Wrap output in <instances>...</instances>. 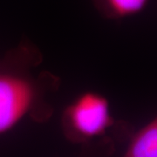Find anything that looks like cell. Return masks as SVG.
I'll list each match as a JSON object with an SVG mask.
<instances>
[{
	"label": "cell",
	"instance_id": "obj_1",
	"mask_svg": "<svg viewBox=\"0 0 157 157\" xmlns=\"http://www.w3.org/2000/svg\"><path fill=\"white\" fill-rule=\"evenodd\" d=\"M42 63L39 47L28 39L0 56V135L25 119L44 122L52 115L61 79Z\"/></svg>",
	"mask_w": 157,
	"mask_h": 157
},
{
	"label": "cell",
	"instance_id": "obj_2",
	"mask_svg": "<svg viewBox=\"0 0 157 157\" xmlns=\"http://www.w3.org/2000/svg\"><path fill=\"white\" fill-rule=\"evenodd\" d=\"M114 124L109 101L94 91L79 94L62 112L63 133L73 142L87 143L103 138Z\"/></svg>",
	"mask_w": 157,
	"mask_h": 157
},
{
	"label": "cell",
	"instance_id": "obj_3",
	"mask_svg": "<svg viewBox=\"0 0 157 157\" xmlns=\"http://www.w3.org/2000/svg\"><path fill=\"white\" fill-rule=\"evenodd\" d=\"M149 0H92L95 10L108 20H121L143 11Z\"/></svg>",
	"mask_w": 157,
	"mask_h": 157
},
{
	"label": "cell",
	"instance_id": "obj_4",
	"mask_svg": "<svg viewBox=\"0 0 157 157\" xmlns=\"http://www.w3.org/2000/svg\"><path fill=\"white\" fill-rule=\"evenodd\" d=\"M123 157H157V116L134 135Z\"/></svg>",
	"mask_w": 157,
	"mask_h": 157
}]
</instances>
